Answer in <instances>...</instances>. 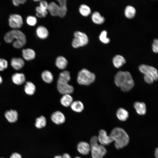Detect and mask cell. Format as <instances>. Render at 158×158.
<instances>
[{
    "label": "cell",
    "instance_id": "cell-46",
    "mask_svg": "<svg viewBox=\"0 0 158 158\" xmlns=\"http://www.w3.org/2000/svg\"><path fill=\"white\" fill-rule=\"evenodd\" d=\"M41 0H34V1H40Z\"/></svg>",
    "mask_w": 158,
    "mask_h": 158
},
{
    "label": "cell",
    "instance_id": "cell-29",
    "mask_svg": "<svg viewBox=\"0 0 158 158\" xmlns=\"http://www.w3.org/2000/svg\"><path fill=\"white\" fill-rule=\"evenodd\" d=\"M136 12V11L135 8L131 6L128 5L125 8L124 14L127 18L131 19L135 16Z\"/></svg>",
    "mask_w": 158,
    "mask_h": 158
},
{
    "label": "cell",
    "instance_id": "cell-31",
    "mask_svg": "<svg viewBox=\"0 0 158 158\" xmlns=\"http://www.w3.org/2000/svg\"><path fill=\"white\" fill-rule=\"evenodd\" d=\"M46 123L47 121L45 118L44 116H41L36 119L35 125L37 128H42L46 126Z\"/></svg>",
    "mask_w": 158,
    "mask_h": 158
},
{
    "label": "cell",
    "instance_id": "cell-30",
    "mask_svg": "<svg viewBox=\"0 0 158 158\" xmlns=\"http://www.w3.org/2000/svg\"><path fill=\"white\" fill-rule=\"evenodd\" d=\"M79 11L80 14L83 16L87 17L91 13V9L87 5L82 4L80 5L79 8Z\"/></svg>",
    "mask_w": 158,
    "mask_h": 158
},
{
    "label": "cell",
    "instance_id": "cell-10",
    "mask_svg": "<svg viewBox=\"0 0 158 158\" xmlns=\"http://www.w3.org/2000/svg\"><path fill=\"white\" fill-rule=\"evenodd\" d=\"M98 142L100 144L108 145L114 141L109 135H108L106 131L103 129L100 130L97 137Z\"/></svg>",
    "mask_w": 158,
    "mask_h": 158
},
{
    "label": "cell",
    "instance_id": "cell-16",
    "mask_svg": "<svg viewBox=\"0 0 158 158\" xmlns=\"http://www.w3.org/2000/svg\"><path fill=\"white\" fill-rule=\"evenodd\" d=\"M22 53L23 58L27 61L34 59L36 56L34 51L30 48L23 49L22 50Z\"/></svg>",
    "mask_w": 158,
    "mask_h": 158
},
{
    "label": "cell",
    "instance_id": "cell-42",
    "mask_svg": "<svg viewBox=\"0 0 158 158\" xmlns=\"http://www.w3.org/2000/svg\"><path fill=\"white\" fill-rule=\"evenodd\" d=\"M154 155L156 158H158V149L157 147L154 152Z\"/></svg>",
    "mask_w": 158,
    "mask_h": 158
},
{
    "label": "cell",
    "instance_id": "cell-17",
    "mask_svg": "<svg viewBox=\"0 0 158 158\" xmlns=\"http://www.w3.org/2000/svg\"><path fill=\"white\" fill-rule=\"evenodd\" d=\"M68 61L66 59L62 56H59L56 59L55 65L59 69L63 70L67 67Z\"/></svg>",
    "mask_w": 158,
    "mask_h": 158
},
{
    "label": "cell",
    "instance_id": "cell-4",
    "mask_svg": "<svg viewBox=\"0 0 158 158\" xmlns=\"http://www.w3.org/2000/svg\"><path fill=\"white\" fill-rule=\"evenodd\" d=\"M71 79L70 72L64 71L61 72L57 81V87L61 93L70 94L74 91L73 87L68 84Z\"/></svg>",
    "mask_w": 158,
    "mask_h": 158
},
{
    "label": "cell",
    "instance_id": "cell-22",
    "mask_svg": "<svg viewBox=\"0 0 158 158\" xmlns=\"http://www.w3.org/2000/svg\"><path fill=\"white\" fill-rule=\"evenodd\" d=\"M59 10V5L55 2H51L48 4L47 10L52 16H58Z\"/></svg>",
    "mask_w": 158,
    "mask_h": 158
},
{
    "label": "cell",
    "instance_id": "cell-47",
    "mask_svg": "<svg viewBox=\"0 0 158 158\" xmlns=\"http://www.w3.org/2000/svg\"><path fill=\"white\" fill-rule=\"evenodd\" d=\"M0 158H3V157H1Z\"/></svg>",
    "mask_w": 158,
    "mask_h": 158
},
{
    "label": "cell",
    "instance_id": "cell-24",
    "mask_svg": "<svg viewBox=\"0 0 158 158\" xmlns=\"http://www.w3.org/2000/svg\"><path fill=\"white\" fill-rule=\"evenodd\" d=\"M91 19L94 23L97 24H102L105 21L104 17L101 16L97 11H95L93 13L91 16Z\"/></svg>",
    "mask_w": 158,
    "mask_h": 158
},
{
    "label": "cell",
    "instance_id": "cell-39",
    "mask_svg": "<svg viewBox=\"0 0 158 158\" xmlns=\"http://www.w3.org/2000/svg\"><path fill=\"white\" fill-rule=\"evenodd\" d=\"M27 1L26 0H13V3L16 6H18L20 4H23Z\"/></svg>",
    "mask_w": 158,
    "mask_h": 158
},
{
    "label": "cell",
    "instance_id": "cell-26",
    "mask_svg": "<svg viewBox=\"0 0 158 158\" xmlns=\"http://www.w3.org/2000/svg\"><path fill=\"white\" fill-rule=\"evenodd\" d=\"M70 106L73 111L77 112H81L84 109L83 103L78 100L73 102Z\"/></svg>",
    "mask_w": 158,
    "mask_h": 158
},
{
    "label": "cell",
    "instance_id": "cell-2",
    "mask_svg": "<svg viewBox=\"0 0 158 158\" xmlns=\"http://www.w3.org/2000/svg\"><path fill=\"white\" fill-rule=\"evenodd\" d=\"M4 39L7 43L13 42V47L17 49L22 48L26 42V38L24 34L17 29L13 30L6 32L4 36Z\"/></svg>",
    "mask_w": 158,
    "mask_h": 158
},
{
    "label": "cell",
    "instance_id": "cell-36",
    "mask_svg": "<svg viewBox=\"0 0 158 158\" xmlns=\"http://www.w3.org/2000/svg\"><path fill=\"white\" fill-rule=\"evenodd\" d=\"M152 49L153 51L155 53L158 52V40L155 39L154 40L152 45Z\"/></svg>",
    "mask_w": 158,
    "mask_h": 158
},
{
    "label": "cell",
    "instance_id": "cell-33",
    "mask_svg": "<svg viewBox=\"0 0 158 158\" xmlns=\"http://www.w3.org/2000/svg\"><path fill=\"white\" fill-rule=\"evenodd\" d=\"M107 32L106 31L104 30L100 33L99 36L100 40L102 43L107 44L110 41V39L107 37Z\"/></svg>",
    "mask_w": 158,
    "mask_h": 158
},
{
    "label": "cell",
    "instance_id": "cell-34",
    "mask_svg": "<svg viewBox=\"0 0 158 158\" xmlns=\"http://www.w3.org/2000/svg\"><path fill=\"white\" fill-rule=\"evenodd\" d=\"M26 22L28 25L30 26H34L37 22L36 17L34 16H29L26 19Z\"/></svg>",
    "mask_w": 158,
    "mask_h": 158
},
{
    "label": "cell",
    "instance_id": "cell-43",
    "mask_svg": "<svg viewBox=\"0 0 158 158\" xmlns=\"http://www.w3.org/2000/svg\"><path fill=\"white\" fill-rule=\"evenodd\" d=\"M54 158H62V156L61 155H57L55 156Z\"/></svg>",
    "mask_w": 158,
    "mask_h": 158
},
{
    "label": "cell",
    "instance_id": "cell-27",
    "mask_svg": "<svg viewBox=\"0 0 158 158\" xmlns=\"http://www.w3.org/2000/svg\"><path fill=\"white\" fill-rule=\"evenodd\" d=\"M24 90L26 93L28 95H32L36 91V87L32 82H27L25 86Z\"/></svg>",
    "mask_w": 158,
    "mask_h": 158
},
{
    "label": "cell",
    "instance_id": "cell-45",
    "mask_svg": "<svg viewBox=\"0 0 158 158\" xmlns=\"http://www.w3.org/2000/svg\"><path fill=\"white\" fill-rule=\"evenodd\" d=\"M75 158H81L80 157H75Z\"/></svg>",
    "mask_w": 158,
    "mask_h": 158
},
{
    "label": "cell",
    "instance_id": "cell-28",
    "mask_svg": "<svg viewBox=\"0 0 158 158\" xmlns=\"http://www.w3.org/2000/svg\"><path fill=\"white\" fill-rule=\"evenodd\" d=\"M43 80L47 83H51L53 80V76L52 73L48 70L44 71L41 74Z\"/></svg>",
    "mask_w": 158,
    "mask_h": 158
},
{
    "label": "cell",
    "instance_id": "cell-38",
    "mask_svg": "<svg viewBox=\"0 0 158 158\" xmlns=\"http://www.w3.org/2000/svg\"><path fill=\"white\" fill-rule=\"evenodd\" d=\"M144 78L145 81L148 84H152L154 81L152 77L148 75H144Z\"/></svg>",
    "mask_w": 158,
    "mask_h": 158
},
{
    "label": "cell",
    "instance_id": "cell-35",
    "mask_svg": "<svg viewBox=\"0 0 158 158\" xmlns=\"http://www.w3.org/2000/svg\"><path fill=\"white\" fill-rule=\"evenodd\" d=\"M8 66V63L6 60L0 58V71H3L7 68Z\"/></svg>",
    "mask_w": 158,
    "mask_h": 158
},
{
    "label": "cell",
    "instance_id": "cell-9",
    "mask_svg": "<svg viewBox=\"0 0 158 158\" xmlns=\"http://www.w3.org/2000/svg\"><path fill=\"white\" fill-rule=\"evenodd\" d=\"M9 26L14 29L20 28L23 25V21L22 17L18 14L10 15L8 19Z\"/></svg>",
    "mask_w": 158,
    "mask_h": 158
},
{
    "label": "cell",
    "instance_id": "cell-37",
    "mask_svg": "<svg viewBox=\"0 0 158 158\" xmlns=\"http://www.w3.org/2000/svg\"><path fill=\"white\" fill-rule=\"evenodd\" d=\"M47 2L44 0H41L40 1V6H39L42 8L47 10L48 6Z\"/></svg>",
    "mask_w": 158,
    "mask_h": 158
},
{
    "label": "cell",
    "instance_id": "cell-44",
    "mask_svg": "<svg viewBox=\"0 0 158 158\" xmlns=\"http://www.w3.org/2000/svg\"><path fill=\"white\" fill-rule=\"evenodd\" d=\"M2 82V79L0 75V84Z\"/></svg>",
    "mask_w": 158,
    "mask_h": 158
},
{
    "label": "cell",
    "instance_id": "cell-7",
    "mask_svg": "<svg viewBox=\"0 0 158 158\" xmlns=\"http://www.w3.org/2000/svg\"><path fill=\"white\" fill-rule=\"evenodd\" d=\"M74 38L73 40L72 45L75 48L84 46L88 43L89 39L86 34L84 32L76 31L74 33Z\"/></svg>",
    "mask_w": 158,
    "mask_h": 158
},
{
    "label": "cell",
    "instance_id": "cell-3",
    "mask_svg": "<svg viewBox=\"0 0 158 158\" xmlns=\"http://www.w3.org/2000/svg\"><path fill=\"white\" fill-rule=\"evenodd\" d=\"M109 135L114 141V145L117 149L123 148L129 143L130 140L129 135L122 128L118 127L114 128Z\"/></svg>",
    "mask_w": 158,
    "mask_h": 158
},
{
    "label": "cell",
    "instance_id": "cell-21",
    "mask_svg": "<svg viewBox=\"0 0 158 158\" xmlns=\"http://www.w3.org/2000/svg\"><path fill=\"white\" fill-rule=\"evenodd\" d=\"M112 61L114 66L116 68H119L125 63L126 61L123 56L117 55L113 58Z\"/></svg>",
    "mask_w": 158,
    "mask_h": 158
},
{
    "label": "cell",
    "instance_id": "cell-14",
    "mask_svg": "<svg viewBox=\"0 0 158 158\" xmlns=\"http://www.w3.org/2000/svg\"><path fill=\"white\" fill-rule=\"evenodd\" d=\"M57 1L59 3L58 16L61 18H64L66 14L67 10V1L66 0H59Z\"/></svg>",
    "mask_w": 158,
    "mask_h": 158
},
{
    "label": "cell",
    "instance_id": "cell-40",
    "mask_svg": "<svg viewBox=\"0 0 158 158\" xmlns=\"http://www.w3.org/2000/svg\"><path fill=\"white\" fill-rule=\"evenodd\" d=\"M10 158H22V157L19 154L14 152L11 155Z\"/></svg>",
    "mask_w": 158,
    "mask_h": 158
},
{
    "label": "cell",
    "instance_id": "cell-18",
    "mask_svg": "<svg viewBox=\"0 0 158 158\" xmlns=\"http://www.w3.org/2000/svg\"><path fill=\"white\" fill-rule=\"evenodd\" d=\"M36 33L37 37L42 39L46 38L48 36L49 32L45 27L40 26L36 30Z\"/></svg>",
    "mask_w": 158,
    "mask_h": 158
},
{
    "label": "cell",
    "instance_id": "cell-1",
    "mask_svg": "<svg viewBox=\"0 0 158 158\" xmlns=\"http://www.w3.org/2000/svg\"><path fill=\"white\" fill-rule=\"evenodd\" d=\"M114 82L123 92H128L133 87L134 81L130 73L128 71H120L115 75Z\"/></svg>",
    "mask_w": 158,
    "mask_h": 158
},
{
    "label": "cell",
    "instance_id": "cell-12",
    "mask_svg": "<svg viewBox=\"0 0 158 158\" xmlns=\"http://www.w3.org/2000/svg\"><path fill=\"white\" fill-rule=\"evenodd\" d=\"M77 149L78 152L83 155L88 154L90 151V144L84 141L79 142L77 146Z\"/></svg>",
    "mask_w": 158,
    "mask_h": 158
},
{
    "label": "cell",
    "instance_id": "cell-25",
    "mask_svg": "<svg viewBox=\"0 0 158 158\" xmlns=\"http://www.w3.org/2000/svg\"><path fill=\"white\" fill-rule=\"evenodd\" d=\"M116 116L118 119L121 121H125L128 117V113L123 108H119L116 112Z\"/></svg>",
    "mask_w": 158,
    "mask_h": 158
},
{
    "label": "cell",
    "instance_id": "cell-8",
    "mask_svg": "<svg viewBox=\"0 0 158 158\" xmlns=\"http://www.w3.org/2000/svg\"><path fill=\"white\" fill-rule=\"evenodd\" d=\"M140 71L144 74L150 76L153 78L154 80H156L158 78V72L155 68L145 64H142L139 67Z\"/></svg>",
    "mask_w": 158,
    "mask_h": 158
},
{
    "label": "cell",
    "instance_id": "cell-20",
    "mask_svg": "<svg viewBox=\"0 0 158 158\" xmlns=\"http://www.w3.org/2000/svg\"><path fill=\"white\" fill-rule=\"evenodd\" d=\"M134 106L138 114L144 115L146 113V106L144 103L137 102L134 103Z\"/></svg>",
    "mask_w": 158,
    "mask_h": 158
},
{
    "label": "cell",
    "instance_id": "cell-5",
    "mask_svg": "<svg viewBox=\"0 0 158 158\" xmlns=\"http://www.w3.org/2000/svg\"><path fill=\"white\" fill-rule=\"evenodd\" d=\"M97 137L92 136L90 141V151L92 158H103L107 152L104 146L98 143Z\"/></svg>",
    "mask_w": 158,
    "mask_h": 158
},
{
    "label": "cell",
    "instance_id": "cell-32",
    "mask_svg": "<svg viewBox=\"0 0 158 158\" xmlns=\"http://www.w3.org/2000/svg\"><path fill=\"white\" fill-rule=\"evenodd\" d=\"M35 10L36 15L37 17L39 18L46 17L47 15V10L44 9L39 6L36 7Z\"/></svg>",
    "mask_w": 158,
    "mask_h": 158
},
{
    "label": "cell",
    "instance_id": "cell-23",
    "mask_svg": "<svg viewBox=\"0 0 158 158\" xmlns=\"http://www.w3.org/2000/svg\"><path fill=\"white\" fill-rule=\"evenodd\" d=\"M73 100V98L70 94H66L63 96L60 99V102L63 106L68 107L71 106Z\"/></svg>",
    "mask_w": 158,
    "mask_h": 158
},
{
    "label": "cell",
    "instance_id": "cell-41",
    "mask_svg": "<svg viewBox=\"0 0 158 158\" xmlns=\"http://www.w3.org/2000/svg\"><path fill=\"white\" fill-rule=\"evenodd\" d=\"M62 157V158H72L70 155L67 153H64Z\"/></svg>",
    "mask_w": 158,
    "mask_h": 158
},
{
    "label": "cell",
    "instance_id": "cell-11",
    "mask_svg": "<svg viewBox=\"0 0 158 158\" xmlns=\"http://www.w3.org/2000/svg\"><path fill=\"white\" fill-rule=\"evenodd\" d=\"M51 118L52 121L57 125L62 124L65 121V117L64 115L59 111H56L53 113Z\"/></svg>",
    "mask_w": 158,
    "mask_h": 158
},
{
    "label": "cell",
    "instance_id": "cell-15",
    "mask_svg": "<svg viewBox=\"0 0 158 158\" xmlns=\"http://www.w3.org/2000/svg\"><path fill=\"white\" fill-rule=\"evenodd\" d=\"M5 116L8 122L11 123H13L17 120L18 114L15 110H10L5 112Z\"/></svg>",
    "mask_w": 158,
    "mask_h": 158
},
{
    "label": "cell",
    "instance_id": "cell-6",
    "mask_svg": "<svg viewBox=\"0 0 158 158\" xmlns=\"http://www.w3.org/2000/svg\"><path fill=\"white\" fill-rule=\"evenodd\" d=\"M95 78L94 73L86 69L83 68L79 72L77 81L80 85H88L94 82Z\"/></svg>",
    "mask_w": 158,
    "mask_h": 158
},
{
    "label": "cell",
    "instance_id": "cell-13",
    "mask_svg": "<svg viewBox=\"0 0 158 158\" xmlns=\"http://www.w3.org/2000/svg\"><path fill=\"white\" fill-rule=\"evenodd\" d=\"M11 64L14 69L19 70L24 66L25 62L24 60L20 58L14 57L11 59Z\"/></svg>",
    "mask_w": 158,
    "mask_h": 158
},
{
    "label": "cell",
    "instance_id": "cell-19",
    "mask_svg": "<svg viewBox=\"0 0 158 158\" xmlns=\"http://www.w3.org/2000/svg\"><path fill=\"white\" fill-rule=\"evenodd\" d=\"M13 82L17 85H20L24 83L25 78L23 73H16L13 74L12 77Z\"/></svg>",
    "mask_w": 158,
    "mask_h": 158
}]
</instances>
